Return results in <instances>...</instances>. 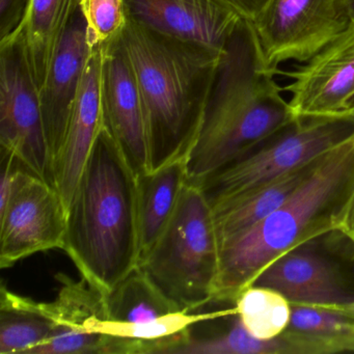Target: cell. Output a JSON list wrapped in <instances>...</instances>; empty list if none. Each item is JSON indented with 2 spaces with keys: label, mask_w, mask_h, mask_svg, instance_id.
I'll return each mask as SVG.
<instances>
[{
  "label": "cell",
  "mask_w": 354,
  "mask_h": 354,
  "mask_svg": "<svg viewBox=\"0 0 354 354\" xmlns=\"http://www.w3.org/2000/svg\"><path fill=\"white\" fill-rule=\"evenodd\" d=\"M121 42L144 101L149 171L187 158L223 53L151 30L131 17Z\"/></svg>",
  "instance_id": "cell-1"
},
{
  "label": "cell",
  "mask_w": 354,
  "mask_h": 354,
  "mask_svg": "<svg viewBox=\"0 0 354 354\" xmlns=\"http://www.w3.org/2000/svg\"><path fill=\"white\" fill-rule=\"evenodd\" d=\"M275 75L265 66L254 26L242 20L221 55L186 160L189 182L200 184L296 119Z\"/></svg>",
  "instance_id": "cell-2"
},
{
  "label": "cell",
  "mask_w": 354,
  "mask_h": 354,
  "mask_svg": "<svg viewBox=\"0 0 354 354\" xmlns=\"http://www.w3.org/2000/svg\"><path fill=\"white\" fill-rule=\"evenodd\" d=\"M63 250L104 293L140 263L138 177L106 125L68 208Z\"/></svg>",
  "instance_id": "cell-3"
},
{
  "label": "cell",
  "mask_w": 354,
  "mask_h": 354,
  "mask_svg": "<svg viewBox=\"0 0 354 354\" xmlns=\"http://www.w3.org/2000/svg\"><path fill=\"white\" fill-rule=\"evenodd\" d=\"M354 194V138L327 152L314 173L277 210L221 246L213 301H235L273 261L339 231Z\"/></svg>",
  "instance_id": "cell-4"
},
{
  "label": "cell",
  "mask_w": 354,
  "mask_h": 354,
  "mask_svg": "<svg viewBox=\"0 0 354 354\" xmlns=\"http://www.w3.org/2000/svg\"><path fill=\"white\" fill-rule=\"evenodd\" d=\"M218 238L212 207L200 184L188 181L171 223L140 266L186 312L214 300Z\"/></svg>",
  "instance_id": "cell-5"
},
{
  "label": "cell",
  "mask_w": 354,
  "mask_h": 354,
  "mask_svg": "<svg viewBox=\"0 0 354 354\" xmlns=\"http://www.w3.org/2000/svg\"><path fill=\"white\" fill-rule=\"evenodd\" d=\"M354 138V109L296 118L203 180L211 206L244 196Z\"/></svg>",
  "instance_id": "cell-6"
},
{
  "label": "cell",
  "mask_w": 354,
  "mask_h": 354,
  "mask_svg": "<svg viewBox=\"0 0 354 354\" xmlns=\"http://www.w3.org/2000/svg\"><path fill=\"white\" fill-rule=\"evenodd\" d=\"M345 0H268L254 26L263 61L279 74L283 64H304L352 24Z\"/></svg>",
  "instance_id": "cell-7"
},
{
  "label": "cell",
  "mask_w": 354,
  "mask_h": 354,
  "mask_svg": "<svg viewBox=\"0 0 354 354\" xmlns=\"http://www.w3.org/2000/svg\"><path fill=\"white\" fill-rule=\"evenodd\" d=\"M67 208L57 188L24 165L0 209V267L12 266L38 254L64 248Z\"/></svg>",
  "instance_id": "cell-8"
},
{
  "label": "cell",
  "mask_w": 354,
  "mask_h": 354,
  "mask_svg": "<svg viewBox=\"0 0 354 354\" xmlns=\"http://www.w3.org/2000/svg\"><path fill=\"white\" fill-rule=\"evenodd\" d=\"M0 146L53 184L39 88L21 50L12 43L0 44Z\"/></svg>",
  "instance_id": "cell-9"
},
{
  "label": "cell",
  "mask_w": 354,
  "mask_h": 354,
  "mask_svg": "<svg viewBox=\"0 0 354 354\" xmlns=\"http://www.w3.org/2000/svg\"><path fill=\"white\" fill-rule=\"evenodd\" d=\"M321 240L322 236L286 252L252 285L277 290L292 306L330 308L354 301V279Z\"/></svg>",
  "instance_id": "cell-10"
},
{
  "label": "cell",
  "mask_w": 354,
  "mask_h": 354,
  "mask_svg": "<svg viewBox=\"0 0 354 354\" xmlns=\"http://www.w3.org/2000/svg\"><path fill=\"white\" fill-rule=\"evenodd\" d=\"M279 73L290 80L283 92L296 118L346 111L354 94V22L310 61Z\"/></svg>",
  "instance_id": "cell-11"
},
{
  "label": "cell",
  "mask_w": 354,
  "mask_h": 354,
  "mask_svg": "<svg viewBox=\"0 0 354 354\" xmlns=\"http://www.w3.org/2000/svg\"><path fill=\"white\" fill-rule=\"evenodd\" d=\"M100 48L105 125L138 178L149 171L144 101L121 40Z\"/></svg>",
  "instance_id": "cell-12"
},
{
  "label": "cell",
  "mask_w": 354,
  "mask_h": 354,
  "mask_svg": "<svg viewBox=\"0 0 354 354\" xmlns=\"http://www.w3.org/2000/svg\"><path fill=\"white\" fill-rule=\"evenodd\" d=\"M91 50L86 22L78 9L55 55L48 75L39 88L53 184Z\"/></svg>",
  "instance_id": "cell-13"
},
{
  "label": "cell",
  "mask_w": 354,
  "mask_h": 354,
  "mask_svg": "<svg viewBox=\"0 0 354 354\" xmlns=\"http://www.w3.org/2000/svg\"><path fill=\"white\" fill-rule=\"evenodd\" d=\"M61 283L53 301H39V310L55 325L50 339L30 354H102L109 335L93 333L91 326L107 319L105 293L84 277L78 281L59 273Z\"/></svg>",
  "instance_id": "cell-14"
},
{
  "label": "cell",
  "mask_w": 354,
  "mask_h": 354,
  "mask_svg": "<svg viewBox=\"0 0 354 354\" xmlns=\"http://www.w3.org/2000/svg\"><path fill=\"white\" fill-rule=\"evenodd\" d=\"M130 17L167 36L223 53L242 18L221 0H125Z\"/></svg>",
  "instance_id": "cell-15"
},
{
  "label": "cell",
  "mask_w": 354,
  "mask_h": 354,
  "mask_svg": "<svg viewBox=\"0 0 354 354\" xmlns=\"http://www.w3.org/2000/svg\"><path fill=\"white\" fill-rule=\"evenodd\" d=\"M104 127L102 53L100 47H95L88 57L53 176V186L61 194L67 211L95 142Z\"/></svg>",
  "instance_id": "cell-16"
},
{
  "label": "cell",
  "mask_w": 354,
  "mask_h": 354,
  "mask_svg": "<svg viewBox=\"0 0 354 354\" xmlns=\"http://www.w3.org/2000/svg\"><path fill=\"white\" fill-rule=\"evenodd\" d=\"M80 0H28L26 13L13 34L0 44L19 47L40 88L55 55L80 9Z\"/></svg>",
  "instance_id": "cell-17"
},
{
  "label": "cell",
  "mask_w": 354,
  "mask_h": 354,
  "mask_svg": "<svg viewBox=\"0 0 354 354\" xmlns=\"http://www.w3.org/2000/svg\"><path fill=\"white\" fill-rule=\"evenodd\" d=\"M324 155L244 196L211 206L219 250L223 244L248 233L285 204L314 173Z\"/></svg>",
  "instance_id": "cell-18"
},
{
  "label": "cell",
  "mask_w": 354,
  "mask_h": 354,
  "mask_svg": "<svg viewBox=\"0 0 354 354\" xmlns=\"http://www.w3.org/2000/svg\"><path fill=\"white\" fill-rule=\"evenodd\" d=\"M186 160L178 159L138 178L140 263L158 241L177 210L189 181Z\"/></svg>",
  "instance_id": "cell-19"
},
{
  "label": "cell",
  "mask_w": 354,
  "mask_h": 354,
  "mask_svg": "<svg viewBox=\"0 0 354 354\" xmlns=\"http://www.w3.org/2000/svg\"><path fill=\"white\" fill-rule=\"evenodd\" d=\"M107 320L145 324L182 310L167 297L138 265L109 293H105Z\"/></svg>",
  "instance_id": "cell-20"
},
{
  "label": "cell",
  "mask_w": 354,
  "mask_h": 354,
  "mask_svg": "<svg viewBox=\"0 0 354 354\" xmlns=\"http://www.w3.org/2000/svg\"><path fill=\"white\" fill-rule=\"evenodd\" d=\"M55 325L39 312L38 301L0 289V354H30L53 337Z\"/></svg>",
  "instance_id": "cell-21"
},
{
  "label": "cell",
  "mask_w": 354,
  "mask_h": 354,
  "mask_svg": "<svg viewBox=\"0 0 354 354\" xmlns=\"http://www.w3.org/2000/svg\"><path fill=\"white\" fill-rule=\"evenodd\" d=\"M175 354H310V350L306 342L288 330L275 339H257L237 317L229 330L215 337L200 339L192 333Z\"/></svg>",
  "instance_id": "cell-22"
},
{
  "label": "cell",
  "mask_w": 354,
  "mask_h": 354,
  "mask_svg": "<svg viewBox=\"0 0 354 354\" xmlns=\"http://www.w3.org/2000/svg\"><path fill=\"white\" fill-rule=\"evenodd\" d=\"M287 330L308 339L317 354L354 352V318L308 306H292Z\"/></svg>",
  "instance_id": "cell-23"
},
{
  "label": "cell",
  "mask_w": 354,
  "mask_h": 354,
  "mask_svg": "<svg viewBox=\"0 0 354 354\" xmlns=\"http://www.w3.org/2000/svg\"><path fill=\"white\" fill-rule=\"evenodd\" d=\"M235 304L236 316L257 339H275L289 326L291 302L277 290L252 285L239 294Z\"/></svg>",
  "instance_id": "cell-24"
},
{
  "label": "cell",
  "mask_w": 354,
  "mask_h": 354,
  "mask_svg": "<svg viewBox=\"0 0 354 354\" xmlns=\"http://www.w3.org/2000/svg\"><path fill=\"white\" fill-rule=\"evenodd\" d=\"M80 10L91 48H106L119 42L129 24L125 0H80Z\"/></svg>",
  "instance_id": "cell-25"
},
{
  "label": "cell",
  "mask_w": 354,
  "mask_h": 354,
  "mask_svg": "<svg viewBox=\"0 0 354 354\" xmlns=\"http://www.w3.org/2000/svg\"><path fill=\"white\" fill-rule=\"evenodd\" d=\"M28 0H0V41L13 34L26 13Z\"/></svg>",
  "instance_id": "cell-26"
},
{
  "label": "cell",
  "mask_w": 354,
  "mask_h": 354,
  "mask_svg": "<svg viewBox=\"0 0 354 354\" xmlns=\"http://www.w3.org/2000/svg\"><path fill=\"white\" fill-rule=\"evenodd\" d=\"M231 8L240 17L246 21L252 22L264 9L268 0H221Z\"/></svg>",
  "instance_id": "cell-27"
},
{
  "label": "cell",
  "mask_w": 354,
  "mask_h": 354,
  "mask_svg": "<svg viewBox=\"0 0 354 354\" xmlns=\"http://www.w3.org/2000/svg\"><path fill=\"white\" fill-rule=\"evenodd\" d=\"M339 231L341 232L344 236H346L354 245V194L353 196H352L349 208H348L345 218H344Z\"/></svg>",
  "instance_id": "cell-28"
},
{
  "label": "cell",
  "mask_w": 354,
  "mask_h": 354,
  "mask_svg": "<svg viewBox=\"0 0 354 354\" xmlns=\"http://www.w3.org/2000/svg\"><path fill=\"white\" fill-rule=\"evenodd\" d=\"M323 308L335 310V312L341 313V314L347 315V316L354 318V301L350 302V304H343V306H330V308Z\"/></svg>",
  "instance_id": "cell-29"
},
{
  "label": "cell",
  "mask_w": 354,
  "mask_h": 354,
  "mask_svg": "<svg viewBox=\"0 0 354 354\" xmlns=\"http://www.w3.org/2000/svg\"><path fill=\"white\" fill-rule=\"evenodd\" d=\"M345 3L348 12H349L350 17H351L352 21L354 22V0H345Z\"/></svg>",
  "instance_id": "cell-30"
},
{
  "label": "cell",
  "mask_w": 354,
  "mask_h": 354,
  "mask_svg": "<svg viewBox=\"0 0 354 354\" xmlns=\"http://www.w3.org/2000/svg\"><path fill=\"white\" fill-rule=\"evenodd\" d=\"M354 109V94L352 95L351 98L349 99L347 103V109Z\"/></svg>",
  "instance_id": "cell-31"
}]
</instances>
